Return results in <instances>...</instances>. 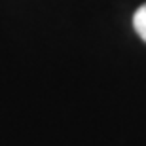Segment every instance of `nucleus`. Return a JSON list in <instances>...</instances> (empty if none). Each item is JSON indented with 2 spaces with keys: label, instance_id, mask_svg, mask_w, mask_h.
<instances>
[{
  "label": "nucleus",
  "instance_id": "obj_1",
  "mask_svg": "<svg viewBox=\"0 0 146 146\" xmlns=\"http://www.w3.org/2000/svg\"><path fill=\"white\" fill-rule=\"evenodd\" d=\"M133 27H135L137 34L146 42V4H142L133 15Z\"/></svg>",
  "mask_w": 146,
  "mask_h": 146
}]
</instances>
